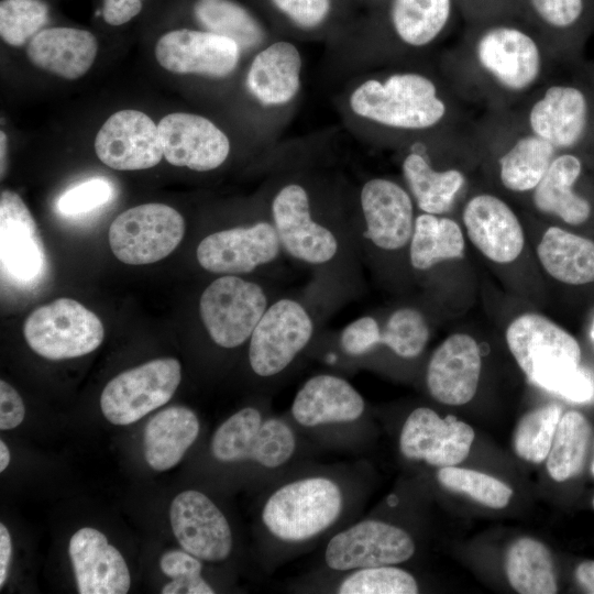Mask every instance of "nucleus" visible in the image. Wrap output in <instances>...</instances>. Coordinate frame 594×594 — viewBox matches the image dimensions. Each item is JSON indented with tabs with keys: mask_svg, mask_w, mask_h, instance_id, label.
<instances>
[{
	"mask_svg": "<svg viewBox=\"0 0 594 594\" xmlns=\"http://www.w3.org/2000/svg\"><path fill=\"white\" fill-rule=\"evenodd\" d=\"M506 342L517 364L535 385L561 395L581 370V348L564 329L538 314L510 322Z\"/></svg>",
	"mask_w": 594,
	"mask_h": 594,
	"instance_id": "1",
	"label": "nucleus"
},
{
	"mask_svg": "<svg viewBox=\"0 0 594 594\" xmlns=\"http://www.w3.org/2000/svg\"><path fill=\"white\" fill-rule=\"evenodd\" d=\"M350 106L360 117L409 130L433 127L446 114L435 84L413 73L392 75L384 82H363L351 95Z\"/></svg>",
	"mask_w": 594,
	"mask_h": 594,
	"instance_id": "2",
	"label": "nucleus"
},
{
	"mask_svg": "<svg viewBox=\"0 0 594 594\" xmlns=\"http://www.w3.org/2000/svg\"><path fill=\"white\" fill-rule=\"evenodd\" d=\"M271 220L284 253L318 270L331 268L349 248V235L316 218L307 189L283 186L271 204Z\"/></svg>",
	"mask_w": 594,
	"mask_h": 594,
	"instance_id": "3",
	"label": "nucleus"
},
{
	"mask_svg": "<svg viewBox=\"0 0 594 594\" xmlns=\"http://www.w3.org/2000/svg\"><path fill=\"white\" fill-rule=\"evenodd\" d=\"M342 505L337 483L322 476L306 477L275 491L264 505L262 519L276 538L299 542L332 526Z\"/></svg>",
	"mask_w": 594,
	"mask_h": 594,
	"instance_id": "4",
	"label": "nucleus"
},
{
	"mask_svg": "<svg viewBox=\"0 0 594 594\" xmlns=\"http://www.w3.org/2000/svg\"><path fill=\"white\" fill-rule=\"evenodd\" d=\"M272 300L261 284L237 275H221L204 289L199 316L217 345L234 349L249 341Z\"/></svg>",
	"mask_w": 594,
	"mask_h": 594,
	"instance_id": "5",
	"label": "nucleus"
},
{
	"mask_svg": "<svg viewBox=\"0 0 594 594\" xmlns=\"http://www.w3.org/2000/svg\"><path fill=\"white\" fill-rule=\"evenodd\" d=\"M29 346L48 360H65L95 351L105 337L101 320L75 299L58 298L33 310L23 324Z\"/></svg>",
	"mask_w": 594,
	"mask_h": 594,
	"instance_id": "6",
	"label": "nucleus"
},
{
	"mask_svg": "<svg viewBox=\"0 0 594 594\" xmlns=\"http://www.w3.org/2000/svg\"><path fill=\"white\" fill-rule=\"evenodd\" d=\"M315 320L306 305L292 297L271 301L249 339V363L261 377L287 369L308 345Z\"/></svg>",
	"mask_w": 594,
	"mask_h": 594,
	"instance_id": "7",
	"label": "nucleus"
},
{
	"mask_svg": "<svg viewBox=\"0 0 594 594\" xmlns=\"http://www.w3.org/2000/svg\"><path fill=\"white\" fill-rule=\"evenodd\" d=\"M185 220L164 204H144L121 212L110 224L109 244L114 256L130 265L158 262L182 242Z\"/></svg>",
	"mask_w": 594,
	"mask_h": 594,
	"instance_id": "8",
	"label": "nucleus"
},
{
	"mask_svg": "<svg viewBox=\"0 0 594 594\" xmlns=\"http://www.w3.org/2000/svg\"><path fill=\"white\" fill-rule=\"evenodd\" d=\"M296 448L292 428L280 419H263L254 407L230 416L216 430L211 452L220 462L253 461L275 469L286 463Z\"/></svg>",
	"mask_w": 594,
	"mask_h": 594,
	"instance_id": "9",
	"label": "nucleus"
},
{
	"mask_svg": "<svg viewBox=\"0 0 594 594\" xmlns=\"http://www.w3.org/2000/svg\"><path fill=\"white\" fill-rule=\"evenodd\" d=\"M180 381L182 367L176 359L152 360L120 373L106 385L101 411L113 425H131L168 403Z\"/></svg>",
	"mask_w": 594,
	"mask_h": 594,
	"instance_id": "10",
	"label": "nucleus"
},
{
	"mask_svg": "<svg viewBox=\"0 0 594 594\" xmlns=\"http://www.w3.org/2000/svg\"><path fill=\"white\" fill-rule=\"evenodd\" d=\"M284 253L272 220L256 221L206 235L198 244V264L218 275H244L271 265Z\"/></svg>",
	"mask_w": 594,
	"mask_h": 594,
	"instance_id": "11",
	"label": "nucleus"
},
{
	"mask_svg": "<svg viewBox=\"0 0 594 594\" xmlns=\"http://www.w3.org/2000/svg\"><path fill=\"white\" fill-rule=\"evenodd\" d=\"M415 552V542L404 529L385 521L366 519L340 531L329 541L324 559L337 571L395 565Z\"/></svg>",
	"mask_w": 594,
	"mask_h": 594,
	"instance_id": "12",
	"label": "nucleus"
},
{
	"mask_svg": "<svg viewBox=\"0 0 594 594\" xmlns=\"http://www.w3.org/2000/svg\"><path fill=\"white\" fill-rule=\"evenodd\" d=\"M529 124L535 135L556 150L581 146L594 131V100L590 90L578 84L549 87L534 103Z\"/></svg>",
	"mask_w": 594,
	"mask_h": 594,
	"instance_id": "13",
	"label": "nucleus"
},
{
	"mask_svg": "<svg viewBox=\"0 0 594 594\" xmlns=\"http://www.w3.org/2000/svg\"><path fill=\"white\" fill-rule=\"evenodd\" d=\"M475 433L470 425L452 415L441 418L435 410L419 407L407 417L399 449L410 460L444 468L461 463L470 453Z\"/></svg>",
	"mask_w": 594,
	"mask_h": 594,
	"instance_id": "14",
	"label": "nucleus"
},
{
	"mask_svg": "<svg viewBox=\"0 0 594 594\" xmlns=\"http://www.w3.org/2000/svg\"><path fill=\"white\" fill-rule=\"evenodd\" d=\"M95 152L117 170H140L157 165L164 156L158 127L144 112L121 110L99 129Z\"/></svg>",
	"mask_w": 594,
	"mask_h": 594,
	"instance_id": "15",
	"label": "nucleus"
},
{
	"mask_svg": "<svg viewBox=\"0 0 594 594\" xmlns=\"http://www.w3.org/2000/svg\"><path fill=\"white\" fill-rule=\"evenodd\" d=\"M169 519L182 549L204 561H223L232 550L227 518L204 493L189 490L172 502Z\"/></svg>",
	"mask_w": 594,
	"mask_h": 594,
	"instance_id": "16",
	"label": "nucleus"
},
{
	"mask_svg": "<svg viewBox=\"0 0 594 594\" xmlns=\"http://www.w3.org/2000/svg\"><path fill=\"white\" fill-rule=\"evenodd\" d=\"M0 256L2 277L20 286L38 280L45 266V254L36 223L14 191L0 196Z\"/></svg>",
	"mask_w": 594,
	"mask_h": 594,
	"instance_id": "17",
	"label": "nucleus"
},
{
	"mask_svg": "<svg viewBox=\"0 0 594 594\" xmlns=\"http://www.w3.org/2000/svg\"><path fill=\"white\" fill-rule=\"evenodd\" d=\"M363 238L384 252L399 251L414 231V208L408 193L398 184L385 179L367 180L360 194Z\"/></svg>",
	"mask_w": 594,
	"mask_h": 594,
	"instance_id": "18",
	"label": "nucleus"
},
{
	"mask_svg": "<svg viewBox=\"0 0 594 594\" xmlns=\"http://www.w3.org/2000/svg\"><path fill=\"white\" fill-rule=\"evenodd\" d=\"M157 127L164 157L174 166L208 172L222 165L230 153L228 136L201 116L169 113Z\"/></svg>",
	"mask_w": 594,
	"mask_h": 594,
	"instance_id": "19",
	"label": "nucleus"
},
{
	"mask_svg": "<svg viewBox=\"0 0 594 594\" xmlns=\"http://www.w3.org/2000/svg\"><path fill=\"white\" fill-rule=\"evenodd\" d=\"M476 55L481 66L510 90L528 88L540 73L537 42L514 25L493 24L486 28L477 40Z\"/></svg>",
	"mask_w": 594,
	"mask_h": 594,
	"instance_id": "20",
	"label": "nucleus"
},
{
	"mask_svg": "<svg viewBox=\"0 0 594 594\" xmlns=\"http://www.w3.org/2000/svg\"><path fill=\"white\" fill-rule=\"evenodd\" d=\"M240 47L232 40L208 32L175 30L156 43L158 64L175 74L224 77L237 66Z\"/></svg>",
	"mask_w": 594,
	"mask_h": 594,
	"instance_id": "21",
	"label": "nucleus"
},
{
	"mask_svg": "<svg viewBox=\"0 0 594 594\" xmlns=\"http://www.w3.org/2000/svg\"><path fill=\"white\" fill-rule=\"evenodd\" d=\"M482 369L476 341L465 333L447 338L432 353L426 373L430 395L438 402L459 406L475 395Z\"/></svg>",
	"mask_w": 594,
	"mask_h": 594,
	"instance_id": "22",
	"label": "nucleus"
},
{
	"mask_svg": "<svg viewBox=\"0 0 594 594\" xmlns=\"http://www.w3.org/2000/svg\"><path fill=\"white\" fill-rule=\"evenodd\" d=\"M68 553L78 593H128L131 584L128 565L102 532L90 527L80 528L69 540Z\"/></svg>",
	"mask_w": 594,
	"mask_h": 594,
	"instance_id": "23",
	"label": "nucleus"
},
{
	"mask_svg": "<svg viewBox=\"0 0 594 594\" xmlns=\"http://www.w3.org/2000/svg\"><path fill=\"white\" fill-rule=\"evenodd\" d=\"M463 222L473 245L495 263L515 261L525 244L522 227L512 208L496 196L482 194L468 201Z\"/></svg>",
	"mask_w": 594,
	"mask_h": 594,
	"instance_id": "24",
	"label": "nucleus"
},
{
	"mask_svg": "<svg viewBox=\"0 0 594 594\" xmlns=\"http://www.w3.org/2000/svg\"><path fill=\"white\" fill-rule=\"evenodd\" d=\"M365 408L361 394L344 378L332 374L310 377L297 392L293 405L294 419L305 427L350 422Z\"/></svg>",
	"mask_w": 594,
	"mask_h": 594,
	"instance_id": "25",
	"label": "nucleus"
},
{
	"mask_svg": "<svg viewBox=\"0 0 594 594\" xmlns=\"http://www.w3.org/2000/svg\"><path fill=\"white\" fill-rule=\"evenodd\" d=\"M98 52L95 35L74 28H51L34 35L29 59L38 68L65 79H77L91 67Z\"/></svg>",
	"mask_w": 594,
	"mask_h": 594,
	"instance_id": "26",
	"label": "nucleus"
},
{
	"mask_svg": "<svg viewBox=\"0 0 594 594\" xmlns=\"http://www.w3.org/2000/svg\"><path fill=\"white\" fill-rule=\"evenodd\" d=\"M301 57L295 45L276 42L261 51L253 59L246 85L263 105L288 102L299 89Z\"/></svg>",
	"mask_w": 594,
	"mask_h": 594,
	"instance_id": "27",
	"label": "nucleus"
},
{
	"mask_svg": "<svg viewBox=\"0 0 594 594\" xmlns=\"http://www.w3.org/2000/svg\"><path fill=\"white\" fill-rule=\"evenodd\" d=\"M583 169L581 158L572 153L556 156L534 191L536 208L559 217L568 224L578 226L588 220L590 201L575 193L574 184Z\"/></svg>",
	"mask_w": 594,
	"mask_h": 594,
	"instance_id": "28",
	"label": "nucleus"
},
{
	"mask_svg": "<svg viewBox=\"0 0 594 594\" xmlns=\"http://www.w3.org/2000/svg\"><path fill=\"white\" fill-rule=\"evenodd\" d=\"M196 414L184 406H172L150 418L144 428V458L156 471L175 466L199 433Z\"/></svg>",
	"mask_w": 594,
	"mask_h": 594,
	"instance_id": "29",
	"label": "nucleus"
},
{
	"mask_svg": "<svg viewBox=\"0 0 594 594\" xmlns=\"http://www.w3.org/2000/svg\"><path fill=\"white\" fill-rule=\"evenodd\" d=\"M537 255L547 273L569 285L594 282V242L558 227L543 233Z\"/></svg>",
	"mask_w": 594,
	"mask_h": 594,
	"instance_id": "30",
	"label": "nucleus"
},
{
	"mask_svg": "<svg viewBox=\"0 0 594 594\" xmlns=\"http://www.w3.org/2000/svg\"><path fill=\"white\" fill-rule=\"evenodd\" d=\"M505 570L512 587L521 594H553L558 591L553 560L540 541L515 540L506 554Z\"/></svg>",
	"mask_w": 594,
	"mask_h": 594,
	"instance_id": "31",
	"label": "nucleus"
},
{
	"mask_svg": "<svg viewBox=\"0 0 594 594\" xmlns=\"http://www.w3.org/2000/svg\"><path fill=\"white\" fill-rule=\"evenodd\" d=\"M463 251V233L454 220L426 212L415 218L409 242V262L415 270L427 271L441 261L461 257Z\"/></svg>",
	"mask_w": 594,
	"mask_h": 594,
	"instance_id": "32",
	"label": "nucleus"
},
{
	"mask_svg": "<svg viewBox=\"0 0 594 594\" xmlns=\"http://www.w3.org/2000/svg\"><path fill=\"white\" fill-rule=\"evenodd\" d=\"M404 177L419 209L426 213L447 212L464 184L458 169L435 170L419 154H409L403 163Z\"/></svg>",
	"mask_w": 594,
	"mask_h": 594,
	"instance_id": "33",
	"label": "nucleus"
},
{
	"mask_svg": "<svg viewBox=\"0 0 594 594\" xmlns=\"http://www.w3.org/2000/svg\"><path fill=\"white\" fill-rule=\"evenodd\" d=\"M452 3L453 0H392V26L404 43L425 46L447 28Z\"/></svg>",
	"mask_w": 594,
	"mask_h": 594,
	"instance_id": "34",
	"label": "nucleus"
},
{
	"mask_svg": "<svg viewBox=\"0 0 594 594\" xmlns=\"http://www.w3.org/2000/svg\"><path fill=\"white\" fill-rule=\"evenodd\" d=\"M556 148L537 135L520 138L499 160L503 185L512 191L535 189L544 176Z\"/></svg>",
	"mask_w": 594,
	"mask_h": 594,
	"instance_id": "35",
	"label": "nucleus"
},
{
	"mask_svg": "<svg viewBox=\"0 0 594 594\" xmlns=\"http://www.w3.org/2000/svg\"><path fill=\"white\" fill-rule=\"evenodd\" d=\"M197 21L208 31L235 42L240 50H250L264 40L257 20L231 0H198L194 7Z\"/></svg>",
	"mask_w": 594,
	"mask_h": 594,
	"instance_id": "36",
	"label": "nucleus"
},
{
	"mask_svg": "<svg viewBox=\"0 0 594 594\" xmlns=\"http://www.w3.org/2000/svg\"><path fill=\"white\" fill-rule=\"evenodd\" d=\"M591 426L579 411L561 416L547 458V470L551 479L564 482L575 476L583 468Z\"/></svg>",
	"mask_w": 594,
	"mask_h": 594,
	"instance_id": "37",
	"label": "nucleus"
},
{
	"mask_svg": "<svg viewBox=\"0 0 594 594\" xmlns=\"http://www.w3.org/2000/svg\"><path fill=\"white\" fill-rule=\"evenodd\" d=\"M561 416L562 408L553 403L526 414L519 420L514 433L516 454L532 463L544 461L550 452Z\"/></svg>",
	"mask_w": 594,
	"mask_h": 594,
	"instance_id": "38",
	"label": "nucleus"
},
{
	"mask_svg": "<svg viewBox=\"0 0 594 594\" xmlns=\"http://www.w3.org/2000/svg\"><path fill=\"white\" fill-rule=\"evenodd\" d=\"M429 336L424 315L415 308L402 307L381 326L380 345L387 346L400 358L413 359L424 351Z\"/></svg>",
	"mask_w": 594,
	"mask_h": 594,
	"instance_id": "39",
	"label": "nucleus"
},
{
	"mask_svg": "<svg viewBox=\"0 0 594 594\" xmlns=\"http://www.w3.org/2000/svg\"><path fill=\"white\" fill-rule=\"evenodd\" d=\"M437 479L443 487L495 509L506 507L513 496V490L507 484L475 470L444 466L438 471Z\"/></svg>",
	"mask_w": 594,
	"mask_h": 594,
	"instance_id": "40",
	"label": "nucleus"
},
{
	"mask_svg": "<svg viewBox=\"0 0 594 594\" xmlns=\"http://www.w3.org/2000/svg\"><path fill=\"white\" fill-rule=\"evenodd\" d=\"M547 29L564 35H583L594 23L590 0H521Z\"/></svg>",
	"mask_w": 594,
	"mask_h": 594,
	"instance_id": "41",
	"label": "nucleus"
},
{
	"mask_svg": "<svg viewBox=\"0 0 594 594\" xmlns=\"http://www.w3.org/2000/svg\"><path fill=\"white\" fill-rule=\"evenodd\" d=\"M340 594H416L418 584L407 571L394 565L358 569L338 587Z\"/></svg>",
	"mask_w": 594,
	"mask_h": 594,
	"instance_id": "42",
	"label": "nucleus"
},
{
	"mask_svg": "<svg viewBox=\"0 0 594 594\" xmlns=\"http://www.w3.org/2000/svg\"><path fill=\"white\" fill-rule=\"evenodd\" d=\"M48 21V7L42 0H2L0 35L11 46H22Z\"/></svg>",
	"mask_w": 594,
	"mask_h": 594,
	"instance_id": "43",
	"label": "nucleus"
},
{
	"mask_svg": "<svg viewBox=\"0 0 594 594\" xmlns=\"http://www.w3.org/2000/svg\"><path fill=\"white\" fill-rule=\"evenodd\" d=\"M162 572L172 581L161 591L163 594H213L215 590L202 579L200 559L178 549L161 557Z\"/></svg>",
	"mask_w": 594,
	"mask_h": 594,
	"instance_id": "44",
	"label": "nucleus"
},
{
	"mask_svg": "<svg viewBox=\"0 0 594 594\" xmlns=\"http://www.w3.org/2000/svg\"><path fill=\"white\" fill-rule=\"evenodd\" d=\"M112 193V186L107 179L95 177L66 190L58 198L56 206L65 216H78L107 204Z\"/></svg>",
	"mask_w": 594,
	"mask_h": 594,
	"instance_id": "45",
	"label": "nucleus"
},
{
	"mask_svg": "<svg viewBox=\"0 0 594 594\" xmlns=\"http://www.w3.org/2000/svg\"><path fill=\"white\" fill-rule=\"evenodd\" d=\"M381 326L373 316H362L340 332V349L349 356H362L380 345Z\"/></svg>",
	"mask_w": 594,
	"mask_h": 594,
	"instance_id": "46",
	"label": "nucleus"
},
{
	"mask_svg": "<svg viewBox=\"0 0 594 594\" xmlns=\"http://www.w3.org/2000/svg\"><path fill=\"white\" fill-rule=\"evenodd\" d=\"M296 25L316 28L328 16L331 0H271Z\"/></svg>",
	"mask_w": 594,
	"mask_h": 594,
	"instance_id": "47",
	"label": "nucleus"
},
{
	"mask_svg": "<svg viewBox=\"0 0 594 594\" xmlns=\"http://www.w3.org/2000/svg\"><path fill=\"white\" fill-rule=\"evenodd\" d=\"M24 405L19 393L6 381H0V429L18 427L24 419Z\"/></svg>",
	"mask_w": 594,
	"mask_h": 594,
	"instance_id": "48",
	"label": "nucleus"
},
{
	"mask_svg": "<svg viewBox=\"0 0 594 594\" xmlns=\"http://www.w3.org/2000/svg\"><path fill=\"white\" fill-rule=\"evenodd\" d=\"M144 0H103L102 18L110 25H122L138 15Z\"/></svg>",
	"mask_w": 594,
	"mask_h": 594,
	"instance_id": "49",
	"label": "nucleus"
},
{
	"mask_svg": "<svg viewBox=\"0 0 594 594\" xmlns=\"http://www.w3.org/2000/svg\"><path fill=\"white\" fill-rule=\"evenodd\" d=\"M12 557V542L10 534L3 524H0V587H3Z\"/></svg>",
	"mask_w": 594,
	"mask_h": 594,
	"instance_id": "50",
	"label": "nucleus"
},
{
	"mask_svg": "<svg viewBox=\"0 0 594 594\" xmlns=\"http://www.w3.org/2000/svg\"><path fill=\"white\" fill-rule=\"evenodd\" d=\"M578 583L585 592L594 594V561H583L575 569Z\"/></svg>",
	"mask_w": 594,
	"mask_h": 594,
	"instance_id": "51",
	"label": "nucleus"
},
{
	"mask_svg": "<svg viewBox=\"0 0 594 594\" xmlns=\"http://www.w3.org/2000/svg\"><path fill=\"white\" fill-rule=\"evenodd\" d=\"M10 462V451L3 440L0 441V472H3Z\"/></svg>",
	"mask_w": 594,
	"mask_h": 594,
	"instance_id": "52",
	"label": "nucleus"
},
{
	"mask_svg": "<svg viewBox=\"0 0 594 594\" xmlns=\"http://www.w3.org/2000/svg\"><path fill=\"white\" fill-rule=\"evenodd\" d=\"M457 1L464 2V3H473V2H476L479 0H457Z\"/></svg>",
	"mask_w": 594,
	"mask_h": 594,
	"instance_id": "53",
	"label": "nucleus"
},
{
	"mask_svg": "<svg viewBox=\"0 0 594 594\" xmlns=\"http://www.w3.org/2000/svg\"><path fill=\"white\" fill-rule=\"evenodd\" d=\"M590 4H591L593 16H594V0H590Z\"/></svg>",
	"mask_w": 594,
	"mask_h": 594,
	"instance_id": "54",
	"label": "nucleus"
},
{
	"mask_svg": "<svg viewBox=\"0 0 594 594\" xmlns=\"http://www.w3.org/2000/svg\"><path fill=\"white\" fill-rule=\"evenodd\" d=\"M592 471H593V473H594V463H593V466H592Z\"/></svg>",
	"mask_w": 594,
	"mask_h": 594,
	"instance_id": "55",
	"label": "nucleus"
},
{
	"mask_svg": "<svg viewBox=\"0 0 594 594\" xmlns=\"http://www.w3.org/2000/svg\"><path fill=\"white\" fill-rule=\"evenodd\" d=\"M592 336H593V338H594V329H593Z\"/></svg>",
	"mask_w": 594,
	"mask_h": 594,
	"instance_id": "56",
	"label": "nucleus"
},
{
	"mask_svg": "<svg viewBox=\"0 0 594 594\" xmlns=\"http://www.w3.org/2000/svg\"><path fill=\"white\" fill-rule=\"evenodd\" d=\"M593 506H594V499H593Z\"/></svg>",
	"mask_w": 594,
	"mask_h": 594,
	"instance_id": "57",
	"label": "nucleus"
}]
</instances>
